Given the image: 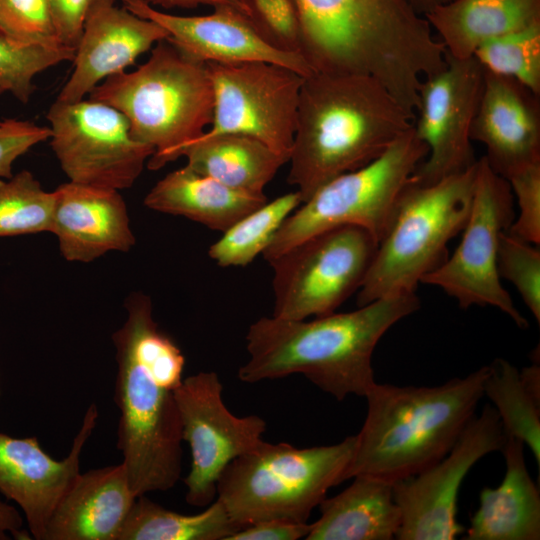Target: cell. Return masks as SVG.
Instances as JSON below:
<instances>
[{
	"mask_svg": "<svg viewBox=\"0 0 540 540\" xmlns=\"http://www.w3.org/2000/svg\"><path fill=\"white\" fill-rule=\"evenodd\" d=\"M311 524L286 520H264L246 526L227 540H298L305 539Z\"/></svg>",
	"mask_w": 540,
	"mask_h": 540,
	"instance_id": "ab89813d",
	"label": "cell"
},
{
	"mask_svg": "<svg viewBox=\"0 0 540 540\" xmlns=\"http://www.w3.org/2000/svg\"><path fill=\"white\" fill-rule=\"evenodd\" d=\"M151 7H162L165 9L185 8L192 9L201 5L214 7H231L243 13L252 20V12L248 0H139ZM253 21V20H252Z\"/></svg>",
	"mask_w": 540,
	"mask_h": 540,
	"instance_id": "60d3db41",
	"label": "cell"
},
{
	"mask_svg": "<svg viewBox=\"0 0 540 540\" xmlns=\"http://www.w3.org/2000/svg\"><path fill=\"white\" fill-rule=\"evenodd\" d=\"M487 371L433 387L375 383L343 481L370 475L394 483L442 459L475 415Z\"/></svg>",
	"mask_w": 540,
	"mask_h": 540,
	"instance_id": "5b68a950",
	"label": "cell"
},
{
	"mask_svg": "<svg viewBox=\"0 0 540 540\" xmlns=\"http://www.w3.org/2000/svg\"><path fill=\"white\" fill-rule=\"evenodd\" d=\"M223 385L215 372H199L183 379L175 392L182 440L189 445L191 466L184 479L186 501L210 505L217 483L235 458L262 442L266 422L258 415L238 417L225 406Z\"/></svg>",
	"mask_w": 540,
	"mask_h": 540,
	"instance_id": "9a60e30c",
	"label": "cell"
},
{
	"mask_svg": "<svg viewBox=\"0 0 540 540\" xmlns=\"http://www.w3.org/2000/svg\"><path fill=\"white\" fill-rule=\"evenodd\" d=\"M506 433L492 405L469 421L451 450L420 473L393 483L401 511L398 540H453L463 533L457 521L458 493L469 470L484 456L501 451Z\"/></svg>",
	"mask_w": 540,
	"mask_h": 540,
	"instance_id": "5bb4252c",
	"label": "cell"
},
{
	"mask_svg": "<svg viewBox=\"0 0 540 540\" xmlns=\"http://www.w3.org/2000/svg\"><path fill=\"white\" fill-rule=\"evenodd\" d=\"M419 307L416 293H406L311 320L261 317L246 334L249 359L238 378L257 383L302 374L338 401L365 397L376 383L371 360L379 340Z\"/></svg>",
	"mask_w": 540,
	"mask_h": 540,
	"instance_id": "7a4b0ae2",
	"label": "cell"
},
{
	"mask_svg": "<svg viewBox=\"0 0 540 540\" xmlns=\"http://www.w3.org/2000/svg\"><path fill=\"white\" fill-rule=\"evenodd\" d=\"M447 65L423 79L413 120L416 135L428 153L410 180L429 185L471 168L475 163L471 140L485 69L474 56L456 59L446 53Z\"/></svg>",
	"mask_w": 540,
	"mask_h": 540,
	"instance_id": "2e32d148",
	"label": "cell"
},
{
	"mask_svg": "<svg viewBox=\"0 0 540 540\" xmlns=\"http://www.w3.org/2000/svg\"><path fill=\"white\" fill-rule=\"evenodd\" d=\"M114 2L102 3L87 17L72 60L73 71L56 100L85 99L105 79L124 72L139 56L169 38L158 23Z\"/></svg>",
	"mask_w": 540,
	"mask_h": 540,
	"instance_id": "d6986e66",
	"label": "cell"
},
{
	"mask_svg": "<svg viewBox=\"0 0 540 540\" xmlns=\"http://www.w3.org/2000/svg\"><path fill=\"white\" fill-rule=\"evenodd\" d=\"M50 135L49 127L31 121H0V178L12 177L14 162L33 146L49 140Z\"/></svg>",
	"mask_w": 540,
	"mask_h": 540,
	"instance_id": "74e56055",
	"label": "cell"
},
{
	"mask_svg": "<svg viewBox=\"0 0 540 540\" xmlns=\"http://www.w3.org/2000/svg\"><path fill=\"white\" fill-rule=\"evenodd\" d=\"M242 529L215 499L193 515L168 510L146 495L136 497L118 540H227Z\"/></svg>",
	"mask_w": 540,
	"mask_h": 540,
	"instance_id": "83f0119b",
	"label": "cell"
},
{
	"mask_svg": "<svg viewBox=\"0 0 540 540\" xmlns=\"http://www.w3.org/2000/svg\"><path fill=\"white\" fill-rule=\"evenodd\" d=\"M89 99L125 115L132 136L154 149L146 164L151 170L176 160L180 149L211 125L214 113L208 64L168 39L155 44L135 70L101 82Z\"/></svg>",
	"mask_w": 540,
	"mask_h": 540,
	"instance_id": "8992f818",
	"label": "cell"
},
{
	"mask_svg": "<svg viewBox=\"0 0 540 540\" xmlns=\"http://www.w3.org/2000/svg\"><path fill=\"white\" fill-rule=\"evenodd\" d=\"M483 393L492 402L505 433L527 445L540 466V401L524 386L519 370L496 358L488 365Z\"/></svg>",
	"mask_w": 540,
	"mask_h": 540,
	"instance_id": "f1b7e54d",
	"label": "cell"
},
{
	"mask_svg": "<svg viewBox=\"0 0 540 540\" xmlns=\"http://www.w3.org/2000/svg\"><path fill=\"white\" fill-rule=\"evenodd\" d=\"M135 499L122 462L80 472L56 506L43 540H118Z\"/></svg>",
	"mask_w": 540,
	"mask_h": 540,
	"instance_id": "7402d4cb",
	"label": "cell"
},
{
	"mask_svg": "<svg viewBox=\"0 0 540 540\" xmlns=\"http://www.w3.org/2000/svg\"><path fill=\"white\" fill-rule=\"evenodd\" d=\"M54 200L30 171L0 178V237L50 232Z\"/></svg>",
	"mask_w": 540,
	"mask_h": 540,
	"instance_id": "4dcf8cb0",
	"label": "cell"
},
{
	"mask_svg": "<svg viewBox=\"0 0 540 540\" xmlns=\"http://www.w3.org/2000/svg\"><path fill=\"white\" fill-rule=\"evenodd\" d=\"M519 207L508 232L534 245L540 243V162L525 166L506 179Z\"/></svg>",
	"mask_w": 540,
	"mask_h": 540,
	"instance_id": "d590c367",
	"label": "cell"
},
{
	"mask_svg": "<svg viewBox=\"0 0 540 540\" xmlns=\"http://www.w3.org/2000/svg\"><path fill=\"white\" fill-rule=\"evenodd\" d=\"M207 64L214 90V113L210 128L201 136L247 135L288 163L304 77L266 62Z\"/></svg>",
	"mask_w": 540,
	"mask_h": 540,
	"instance_id": "4fadbf2b",
	"label": "cell"
},
{
	"mask_svg": "<svg viewBox=\"0 0 540 540\" xmlns=\"http://www.w3.org/2000/svg\"><path fill=\"white\" fill-rule=\"evenodd\" d=\"M476 164L429 185L409 180L357 291L358 307L416 293L423 277L446 260L448 242L463 230L469 216Z\"/></svg>",
	"mask_w": 540,
	"mask_h": 540,
	"instance_id": "ba28073f",
	"label": "cell"
},
{
	"mask_svg": "<svg viewBox=\"0 0 540 540\" xmlns=\"http://www.w3.org/2000/svg\"><path fill=\"white\" fill-rule=\"evenodd\" d=\"M355 447L356 435L308 448L262 440L224 469L216 499L241 528L264 520L307 522L329 489L343 482Z\"/></svg>",
	"mask_w": 540,
	"mask_h": 540,
	"instance_id": "52a82bcc",
	"label": "cell"
},
{
	"mask_svg": "<svg viewBox=\"0 0 540 540\" xmlns=\"http://www.w3.org/2000/svg\"><path fill=\"white\" fill-rule=\"evenodd\" d=\"M413 120L371 76L312 72L300 88L287 181L303 203L381 156Z\"/></svg>",
	"mask_w": 540,
	"mask_h": 540,
	"instance_id": "277c9868",
	"label": "cell"
},
{
	"mask_svg": "<svg viewBox=\"0 0 540 540\" xmlns=\"http://www.w3.org/2000/svg\"><path fill=\"white\" fill-rule=\"evenodd\" d=\"M302 203L298 191L284 194L247 214L208 251L219 266H246L267 248L284 220Z\"/></svg>",
	"mask_w": 540,
	"mask_h": 540,
	"instance_id": "f546056e",
	"label": "cell"
},
{
	"mask_svg": "<svg viewBox=\"0 0 540 540\" xmlns=\"http://www.w3.org/2000/svg\"><path fill=\"white\" fill-rule=\"evenodd\" d=\"M51 233L70 262H91L135 244L126 203L116 189L67 182L54 190Z\"/></svg>",
	"mask_w": 540,
	"mask_h": 540,
	"instance_id": "44dd1931",
	"label": "cell"
},
{
	"mask_svg": "<svg viewBox=\"0 0 540 540\" xmlns=\"http://www.w3.org/2000/svg\"><path fill=\"white\" fill-rule=\"evenodd\" d=\"M471 140L482 143L491 169L507 179L540 162V96L514 78L485 70Z\"/></svg>",
	"mask_w": 540,
	"mask_h": 540,
	"instance_id": "ffe728a7",
	"label": "cell"
},
{
	"mask_svg": "<svg viewBox=\"0 0 540 540\" xmlns=\"http://www.w3.org/2000/svg\"><path fill=\"white\" fill-rule=\"evenodd\" d=\"M514 202L508 181L495 173L484 157L477 160L463 237L454 253L421 283L441 288L462 309L474 305L496 307L519 328L526 329L529 323L502 286L497 267L500 235L515 218Z\"/></svg>",
	"mask_w": 540,
	"mask_h": 540,
	"instance_id": "8fae6325",
	"label": "cell"
},
{
	"mask_svg": "<svg viewBox=\"0 0 540 540\" xmlns=\"http://www.w3.org/2000/svg\"><path fill=\"white\" fill-rule=\"evenodd\" d=\"M508 230L500 235L497 267L511 282L537 322H540V251Z\"/></svg>",
	"mask_w": 540,
	"mask_h": 540,
	"instance_id": "836d02e7",
	"label": "cell"
},
{
	"mask_svg": "<svg viewBox=\"0 0 540 540\" xmlns=\"http://www.w3.org/2000/svg\"><path fill=\"white\" fill-rule=\"evenodd\" d=\"M182 156L192 170L252 195H264L266 185L287 163L261 141L236 133L200 136L180 149L178 158Z\"/></svg>",
	"mask_w": 540,
	"mask_h": 540,
	"instance_id": "4316f807",
	"label": "cell"
},
{
	"mask_svg": "<svg viewBox=\"0 0 540 540\" xmlns=\"http://www.w3.org/2000/svg\"><path fill=\"white\" fill-rule=\"evenodd\" d=\"M257 28L279 49L300 54V26L294 0H248Z\"/></svg>",
	"mask_w": 540,
	"mask_h": 540,
	"instance_id": "8d00e7d4",
	"label": "cell"
},
{
	"mask_svg": "<svg viewBox=\"0 0 540 540\" xmlns=\"http://www.w3.org/2000/svg\"><path fill=\"white\" fill-rule=\"evenodd\" d=\"M0 30L22 44L67 47L59 39L50 0H0Z\"/></svg>",
	"mask_w": 540,
	"mask_h": 540,
	"instance_id": "e575fe53",
	"label": "cell"
},
{
	"mask_svg": "<svg viewBox=\"0 0 540 540\" xmlns=\"http://www.w3.org/2000/svg\"><path fill=\"white\" fill-rule=\"evenodd\" d=\"M506 472L496 488L480 492L465 540H539L540 494L524 459V443L506 434Z\"/></svg>",
	"mask_w": 540,
	"mask_h": 540,
	"instance_id": "603a6c76",
	"label": "cell"
},
{
	"mask_svg": "<svg viewBox=\"0 0 540 540\" xmlns=\"http://www.w3.org/2000/svg\"><path fill=\"white\" fill-rule=\"evenodd\" d=\"M127 318L113 334L120 411L117 447L136 497L166 491L182 469V428L175 392L183 381L185 358L153 317L143 293L125 301Z\"/></svg>",
	"mask_w": 540,
	"mask_h": 540,
	"instance_id": "6da1fadb",
	"label": "cell"
},
{
	"mask_svg": "<svg viewBox=\"0 0 540 540\" xmlns=\"http://www.w3.org/2000/svg\"><path fill=\"white\" fill-rule=\"evenodd\" d=\"M75 49L26 45L0 30V80L17 100L27 103L35 90L34 77L64 61H72Z\"/></svg>",
	"mask_w": 540,
	"mask_h": 540,
	"instance_id": "d6a6232c",
	"label": "cell"
},
{
	"mask_svg": "<svg viewBox=\"0 0 540 540\" xmlns=\"http://www.w3.org/2000/svg\"><path fill=\"white\" fill-rule=\"evenodd\" d=\"M50 145L69 181L116 190L130 188L154 149L137 141L119 110L92 100H55L46 116Z\"/></svg>",
	"mask_w": 540,
	"mask_h": 540,
	"instance_id": "7c38bea8",
	"label": "cell"
},
{
	"mask_svg": "<svg viewBox=\"0 0 540 540\" xmlns=\"http://www.w3.org/2000/svg\"><path fill=\"white\" fill-rule=\"evenodd\" d=\"M267 201L265 194L237 191L185 165L160 179L146 195L144 204L223 233Z\"/></svg>",
	"mask_w": 540,
	"mask_h": 540,
	"instance_id": "d4e9b609",
	"label": "cell"
},
{
	"mask_svg": "<svg viewBox=\"0 0 540 540\" xmlns=\"http://www.w3.org/2000/svg\"><path fill=\"white\" fill-rule=\"evenodd\" d=\"M473 56L485 70L514 78L540 96V22L483 43Z\"/></svg>",
	"mask_w": 540,
	"mask_h": 540,
	"instance_id": "1f68e13d",
	"label": "cell"
},
{
	"mask_svg": "<svg viewBox=\"0 0 540 540\" xmlns=\"http://www.w3.org/2000/svg\"><path fill=\"white\" fill-rule=\"evenodd\" d=\"M424 17L446 53L465 59L493 38L540 22V0H452Z\"/></svg>",
	"mask_w": 540,
	"mask_h": 540,
	"instance_id": "484cf974",
	"label": "cell"
},
{
	"mask_svg": "<svg viewBox=\"0 0 540 540\" xmlns=\"http://www.w3.org/2000/svg\"><path fill=\"white\" fill-rule=\"evenodd\" d=\"M115 0H50L61 43L76 49L89 14L99 5Z\"/></svg>",
	"mask_w": 540,
	"mask_h": 540,
	"instance_id": "f35d334b",
	"label": "cell"
},
{
	"mask_svg": "<svg viewBox=\"0 0 540 540\" xmlns=\"http://www.w3.org/2000/svg\"><path fill=\"white\" fill-rule=\"evenodd\" d=\"M97 418V407L91 404L62 460L48 455L36 437L0 433V491L20 506L34 539L43 540L56 506L80 473V455Z\"/></svg>",
	"mask_w": 540,
	"mask_h": 540,
	"instance_id": "ac0fdd59",
	"label": "cell"
},
{
	"mask_svg": "<svg viewBox=\"0 0 540 540\" xmlns=\"http://www.w3.org/2000/svg\"><path fill=\"white\" fill-rule=\"evenodd\" d=\"M23 519L19 511L12 505L0 500V540H7L13 536L16 539L28 538L22 529Z\"/></svg>",
	"mask_w": 540,
	"mask_h": 540,
	"instance_id": "b9f144b4",
	"label": "cell"
},
{
	"mask_svg": "<svg viewBox=\"0 0 540 540\" xmlns=\"http://www.w3.org/2000/svg\"><path fill=\"white\" fill-rule=\"evenodd\" d=\"M418 15L425 16L433 8L452 0H404Z\"/></svg>",
	"mask_w": 540,
	"mask_h": 540,
	"instance_id": "ee69618b",
	"label": "cell"
},
{
	"mask_svg": "<svg viewBox=\"0 0 540 540\" xmlns=\"http://www.w3.org/2000/svg\"><path fill=\"white\" fill-rule=\"evenodd\" d=\"M427 153L412 125L377 159L335 177L301 203L275 233L264 259L269 263L303 240L345 225L366 229L379 243L402 190Z\"/></svg>",
	"mask_w": 540,
	"mask_h": 540,
	"instance_id": "9c48e42d",
	"label": "cell"
},
{
	"mask_svg": "<svg viewBox=\"0 0 540 540\" xmlns=\"http://www.w3.org/2000/svg\"><path fill=\"white\" fill-rule=\"evenodd\" d=\"M520 372V377L528 392L540 401V368L534 363L529 367H524Z\"/></svg>",
	"mask_w": 540,
	"mask_h": 540,
	"instance_id": "7bdbcfd3",
	"label": "cell"
},
{
	"mask_svg": "<svg viewBox=\"0 0 540 540\" xmlns=\"http://www.w3.org/2000/svg\"><path fill=\"white\" fill-rule=\"evenodd\" d=\"M342 492L320 503V518L306 540H390L401 525L393 483L370 475L352 477Z\"/></svg>",
	"mask_w": 540,
	"mask_h": 540,
	"instance_id": "cb8c5ba5",
	"label": "cell"
},
{
	"mask_svg": "<svg viewBox=\"0 0 540 540\" xmlns=\"http://www.w3.org/2000/svg\"><path fill=\"white\" fill-rule=\"evenodd\" d=\"M7 92L6 85L0 80V94Z\"/></svg>",
	"mask_w": 540,
	"mask_h": 540,
	"instance_id": "f6af8a7d",
	"label": "cell"
},
{
	"mask_svg": "<svg viewBox=\"0 0 540 540\" xmlns=\"http://www.w3.org/2000/svg\"><path fill=\"white\" fill-rule=\"evenodd\" d=\"M130 12L161 25L168 40L203 62H266L287 67L303 77L311 74L305 59L276 47L238 10L219 6L211 14L180 16L157 10L139 0H121Z\"/></svg>",
	"mask_w": 540,
	"mask_h": 540,
	"instance_id": "e0dca14e",
	"label": "cell"
},
{
	"mask_svg": "<svg viewBox=\"0 0 540 540\" xmlns=\"http://www.w3.org/2000/svg\"><path fill=\"white\" fill-rule=\"evenodd\" d=\"M294 2L300 54L313 72L367 75L402 94L442 60V43L404 0Z\"/></svg>",
	"mask_w": 540,
	"mask_h": 540,
	"instance_id": "3957f363",
	"label": "cell"
},
{
	"mask_svg": "<svg viewBox=\"0 0 540 540\" xmlns=\"http://www.w3.org/2000/svg\"><path fill=\"white\" fill-rule=\"evenodd\" d=\"M377 246L366 229L345 225L315 234L270 261L273 316L303 320L335 312L359 290Z\"/></svg>",
	"mask_w": 540,
	"mask_h": 540,
	"instance_id": "30bf717a",
	"label": "cell"
}]
</instances>
